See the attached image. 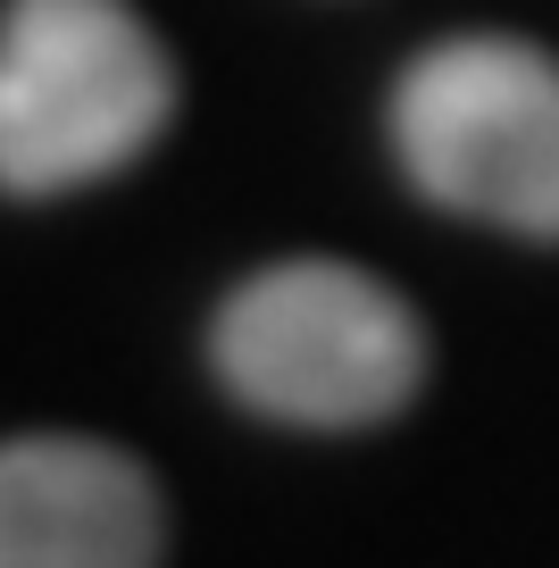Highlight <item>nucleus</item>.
Wrapping results in <instances>:
<instances>
[{
  "instance_id": "1",
  "label": "nucleus",
  "mask_w": 559,
  "mask_h": 568,
  "mask_svg": "<svg viewBox=\"0 0 559 568\" xmlns=\"http://www.w3.org/2000/svg\"><path fill=\"white\" fill-rule=\"evenodd\" d=\"M217 385L276 426H376L418 393L426 335L393 284L343 260H284L226 293L210 326Z\"/></svg>"
},
{
  "instance_id": "3",
  "label": "nucleus",
  "mask_w": 559,
  "mask_h": 568,
  "mask_svg": "<svg viewBox=\"0 0 559 568\" xmlns=\"http://www.w3.org/2000/svg\"><path fill=\"white\" fill-rule=\"evenodd\" d=\"M393 151L435 210L559 243V59L518 34H443L393 84Z\"/></svg>"
},
{
  "instance_id": "4",
  "label": "nucleus",
  "mask_w": 559,
  "mask_h": 568,
  "mask_svg": "<svg viewBox=\"0 0 559 568\" xmlns=\"http://www.w3.org/2000/svg\"><path fill=\"white\" fill-rule=\"evenodd\" d=\"M159 485L101 435L0 444V568H159Z\"/></svg>"
},
{
  "instance_id": "2",
  "label": "nucleus",
  "mask_w": 559,
  "mask_h": 568,
  "mask_svg": "<svg viewBox=\"0 0 559 568\" xmlns=\"http://www.w3.org/2000/svg\"><path fill=\"white\" fill-rule=\"evenodd\" d=\"M175 68L125 0H9L0 9V193L101 184L151 151Z\"/></svg>"
}]
</instances>
